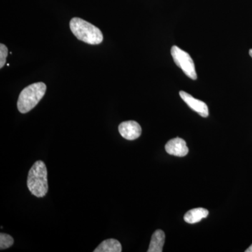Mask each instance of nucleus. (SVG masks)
<instances>
[{
  "instance_id": "11",
  "label": "nucleus",
  "mask_w": 252,
  "mask_h": 252,
  "mask_svg": "<svg viewBox=\"0 0 252 252\" xmlns=\"http://www.w3.org/2000/svg\"><path fill=\"white\" fill-rule=\"evenodd\" d=\"M14 243V238L11 235L1 233L0 234V249L6 250L12 246Z\"/></svg>"
},
{
  "instance_id": "5",
  "label": "nucleus",
  "mask_w": 252,
  "mask_h": 252,
  "mask_svg": "<svg viewBox=\"0 0 252 252\" xmlns=\"http://www.w3.org/2000/svg\"><path fill=\"white\" fill-rule=\"evenodd\" d=\"M119 133L127 140H134L140 137L142 127L135 121H127L122 123L119 126Z\"/></svg>"
},
{
  "instance_id": "10",
  "label": "nucleus",
  "mask_w": 252,
  "mask_h": 252,
  "mask_svg": "<svg viewBox=\"0 0 252 252\" xmlns=\"http://www.w3.org/2000/svg\"><path fill=\"white\" fill-rule=\"evenodd\" d=\"M94 252H122V244L116 239H107L99 244Z\"/></svg>"
},
{
  "instance_id": "7",
  "label": "nucleus",
  "mask_w": 252,
  "mask_h": 252,
  "mask_svg": "<svg viewBox=\"0 0 252 252\" xmlns=\"http://www.w3.org/2000/svg\"><path fill=\"white\" fill-rule=\"evenodd\" d=\"M165 148L167 154L179 157H185L189 151L185 140L180 137H176L167 142Z\"/></svg>"
},
{
  "instance_id": "4",
  "label": "nucleus",
  "mask_w": 252,
  "mask_h": 252,
  "mask_svg": "<svg viewBox=\"0 0 252 252\" xmlns=\"http://www.w3.org/2000/svg\"><path fill=\"white\" fill-rule=\"evenodd\" d=\"M171 55L177 67L181 68L187 77L193 80L197 79L195 64L188 53L181 49L178 46H173L171 49Z\"/></svg>"
},
{
  "instance_id": "3",
  "label": "nucleus",
  "mask_w": 252,
  "mask_h": 252,
  "mask_svg": "<svg viewBox=\"0 0 252 252\" xmlns=\"http://www.w3.org/2000/svg\"><path fill=\"white\" fill-rule=\"evenodd\" d=\"M46 91V86L43 82L34 83L25 88L18 97V111L22 114L29 112L43 98Z\"/></svg>"
},
{
  "instance_id": "1",
  "label": "nucleus",
  "mask_w": 252,
  "mask_h": 252,
  "mask_svg": "<svg viewBox=\"0 0 252 252\" xmlns=\"http://www.w3.org/2000/svg\"><path fill=\"white\" fill-rule=\"evenodd\" d=\"M27 185L32 195L37 198L45 196L49 190L48 171L45 163L37 160L32 166L28 173Z\"/></svg>"
},
{
  "instance_id": "14",
  "label": "nucleus",
  "mask_w": 252,
  "mask_h": 252,
  "mask_svg": "<svg viewBox=\"0 0 252 252\" xmlns=\"http://www.w3.org/2000/svg\"><path fill=\"white\" fill-rule=\"evenodd\" d=\"M250 56H251V57L252 58V49L250 50Z\"/></svg>"
},
{
  "instance_id": "2",
  "label": "nucleus",
  "mask_w": 252,
  "mask_h": 252,
  "mask_svg": "<svg viewBox=\"0 0 252 252\" xmlns=\"http://www.w3.org/2000/svg\"><path fill=\"white\" fill-rule=\"evenodd\" d=\"M69 27L79 40L91 45H97L103 41V34L98 28L79 18H73Z\"/></svg>"
},
{
  "instance_id": "8",
  "label": "nucleus",
  "mask_w": 252,
  "mask_h": 252,
  "mask_svg": "<svg viewBox=\"0 0 252 252\" xmlns=\"http://www.w3.org/2000/svg\"><path fill=\"white\" fill-rule=\"evenodd\" d=\"M165 235L162 230H157L152 235L148 252H162L165 244Z\"/></svg>"
},
{
  "instance_id": "6",
  "label": "nucleus",
  "mask_w": 252,
  "mask_h": 252,
  "mask_svg": "<svg viewBox=\"0 0 252 252\" xmlns=\"http://www.w3.org/2000/svg\"><path fill=\"white\" fill-rule=\"evenodd\" d=\"M181 98L187 103L190 109L198 113L201 117L206 118L209 115L208 107L203 101L194 98L193 96L187 94L185 91H180Z\"/></svg>"
},
{
  "instance_id": "12",
  "label": "nucleus",
  "mask_w": 252,
  "mask_h": 252,
  "mask_svg": "<svg viewBox=\"0 0 252 252\" xmlns=\"http://www.w3.org/2000/svg\"><path fill=\"white\" fill-rule=\"evenodd\" d=\"M8 56V49L4 44H0V68L4 67Z\"/></svg>"
},
{
  "instance_id": "9",
  "label": "nucleus",
  "mask_w": 252,
  "mask_h": 252,
  "mask_svg": "<svg viewBox=\"0 0 252 252\" xmlns=\"http://www.w3.org/2000/svg\"><path fill=\"white\" fill-rule=\"evenodd\" d=\"M208 215V210L205 208H202V207H199V208L193 209V210L187 212L184 217V220L189 223H198L203 219L206 218Z\"/></svg>"
},
{
  "instance_id": "13",
  "label": "nucleus",
  "mask_w": 252,
  "mask_h": 252,
  "mask_svg": "<svg viewBox=\"0 0 252 252\" xmlns=\"http://www.w3.org/2000/svg\"><path fill=\"white\" fill-rule=\"evenodd\" d=\"M245 252H252V245Z\"/></svg>"
}]
</instances>
